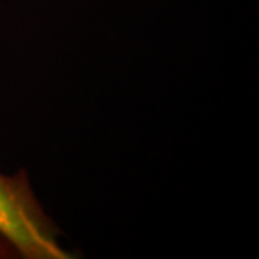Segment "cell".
<instances>
[{"label": "cell", "mask_w": 259, "mask_h": 259, "mask_svg": "<svg viewBox=\"0 0 259 259\" xmlns=\"http://www.w3.org/2000/svg\"><path fill=\"white\" fill-rule=\"evenodd\" d=\"M9 257H17L14 249L0 237V259H9Z\"/></svg>", "instance_id": "cell-2"}, {"label": "cell", "mask_w": 259, "mask_h": 259, "mask_svg": "<svg viewBox=\"0 0 259 259\" xmlns=\"http://www.w3.org/2000/svg\"><path fill=\"white\" fill-rule=\"evenodd\" d=\"M0 237L24 259H71L58 224L35 197L25 170L0 172Z\"/></svg>", "instance_id": "cell-1"}]
</instances>
